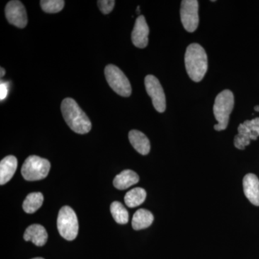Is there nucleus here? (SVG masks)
Returning a JSON list of instances; mask_svg holds the SVG:
<instances>
[{"label": "nucleus", "instance_id": "f257e3e1", "mask_svg": "<svg viewBox=\"0 0 259 259\" xmlns=\"http://www.w3.org/2000/svg\"><path fill=\"white\" fill-rule=\"evenodd\" d=\"M61 109L66 124L75 133L86 134L91 131V121L74 100L64 99L61 103Z\"/></svg>", "mask_w": 259, "mask_h": 259}, {"label": "nucleus", "instance_id": "f03ea898", "mask_svg": "<svg viewBox=\"0 0 259 259\" xmlns=\"http://www.w3.org/2000/svg\"><path fill=\"white\" fill-rule=\"evenodd\" d=\"M187 74L195 82L203 79L207 71V56L203 48L197 44H192L187 47L185 56Z\"/></svg>", "mask_w": 259, "mask_h": 259}, {"label": "nucleus", "instance_id": "7ed1b4c3", "mask_svg": "<svg viewBox=\"0 0 259 259\" xmlns=\"http://www.w3.org/2000/svg\"><path fill=\"white\" fill-rule=\"evenodd\" d=\"M233 107L234 95L230 90H224L216 97L213 107V113L218 121V124L214 126L215 131H224L227 128Z\"/></svg>", "mask_w": 259, "mask_h": 259}, {"label": "nucleus", "instance_id": "20e7f679", "mask_svg": "<svg viewBox=\"0 0 259 259\" xmlns=\"http://www.w3.org/2000/svg\"><path fill=\"white\" fill-rule=\"evenodd\" d=\"M57 228L61 236L67 241H73L77 236L79 232L77 216L69 206H64L59 211Z\"/></svg>", "mask_w": 259, "mask_h": 259}, {"label": "nucleus", "instance_id": "39448f33", "mask_svg": "<svg viewBox=\"0 0 259 259\" xmlns=\"http://www.w3.org/2000/svg\"><path fill=\"white\" fill-rule=\"evenodd\" d=\"M50 168V162L46 158L30 156L24 162L21 173L25 180L33 182L45 179L49 175Z\"/></svg>", "mask_w": 259, "mask_h": 259}, {"label": "nucleus", "instance_id": "423d86ee", "mask_svg": "<svg viewBox=\"0 0 259 259\" xmlns=\"http://www.w3.org/2000/svg\"><path fill=\"white\" fill-rule=\"evenodd\" d=\"M105 77L110 88L122 97L131 96L132 93L131 83L125 74L115 65H108L105 69Z\"/></svg>", "mask_w": 259, "mask_h": 259}, {"label": "nucleus", "instance_id": "0eeeda50", "mask_svg": "<svg viewBox=\"0 0 259 259\" xmlns=\"http://www.w3.org/2000/svg\"><path fill=\"white\" fill-rule=\"evenodd\" d=\"M238 134L234 139L235 146L238 149L243 150L250 144L251 140H256L259 136V117L251 120H245L240 124Z\"/></svg>", "mask_w": 259, "mask_h": 259}, {"label": "nucleus", "instance_id": "6e6552de", "mask_svg": "<svg viewBox=\"0 0 259 259\" xmlns=\"http://www.w3.org/2000/svg\"><path fill=\"white\" fill-rule=\"evenodd\" d=\"M199 3L197 0H184L181 5V20L187 31L192 32L199 25Z\"/></svg>", "mask_w": 259, "mask_h": 259}, {"label": "nucleus", "instance_id": "1a4fd4ad", "mask_svg": "<svg viewBox=\"0 0 259 259\" xmlns=\"http://www.w3.org/2000/svg\"><path fill=\"white\" fill-rule=\"evenodd\" d=\"M145 86L148 95L152 100L153 107L158 112L166 110V97L163 88L156 76L148 75L145 78Z\"/></svg>", "mask_w": 259, "mask_h": 259}, {"label": "nucleus", "instance_id": "9d476101", "mask_svg": "<svg viewBox=\"0 0 259 259\" xmlns=\"http://www.w3.org/2000/svg\"><path fill=\"white\" fill-rule=\"evenodd\" d=\"M5 15L8 21L19 28H24L28 24L26 10L20 1H10L5 7Z\"/></svg>", "mask_w": 259, "mask_h": 259}, {"label": "nucleus", "instance_id": "9b49d317", "mask_svg": "<svg viewBox=\"0 0 259 259\" xmlns=\"http://www.w3.org/2000/svg\"><path fill=\"white\" fill-rule=\"evenodd\" d=\"M149 28L146 23V19L143 15H140L136 19L131 39L135 47L139 49H144L148 46Z\"/></svg>", "mask_w": 259, "mask_h": 259}, {"label": "nucleus", "instance_id": "f8f14e48", "mask_svg": "<svg viewBox=\"0 0 259 259\" xmlns=\"http://www.w3.org/2000/svg\"><path fill=\"white\" fill-rule=\"evenodd\" d=\"M243 191L247 199L253 205L259 206V180L253 174L245 175L243 181Z\"/></svg>", "mask_w": 259, "mask_h": 259}, {"label": "nucleus", "instance_id": "ddd939ff", "mask_svg": "<svg viewBox=\"0 0 259 259\" xmlns=\"http://www.w3.org/2000/svg\"><path fill=\"white\" fill-rule=\"evenodd\" d=\"M24 239L26 241H31L37 246H42L47 243L48 241L47 230L40 225H32L25 231Z\"/></svg>", "mask_w": 259, "mask_h": 259}, {"label": "nucleus", "instance_id": "4468645a", "mask_svg": "<svg viewBox=\"0 0 259 259\" xmlns=\"http://www.w3.org/2000/svg\"><path fill=\"white\" fill-rule=\"evenodd\" d=\"M18 168V160L14 156H8L0 162V185L9 182Z\"/></svg>", "mask_w": 259, "mask_h": 259}, {"label": "nucleus", "instance_id": "2eb2a0df", "mask_svg": "<svg viewBox=\"0 0 259 259\" xmlns=\"http://www.w3.org/2000/svg\"><path fill=\"white\" fill-rule=\"evenodd\" d=\"M128 138L133 147L138 152L142 155L148 154L151 149V145L146 135L137 130H133L130 131Z\"/></svg>", "mask_w": 259, "mask_h": 259}, {"label": "nucleus", "instance_id": "dca6fc26", "mask_svg": "<svg viewBox=\"0 0 259 259\" xmlns=\"http://www.w3.org/2000/svg\"><path fill=\"white\" fill-rule=\"evenodd\" d=\"M139 177L132 170H124L114 179L113 185L118 190H126L139 182Z\"/></svg>", "mask_w": 259, "mask_h": 259}, {"label": "nucleus", "instance_id": "f3484780", "mask_svg": "<svg viewBox=\"0 0 259 259\" xmlns=\"http://www.w3.org/2000/svg\"><path fill=\"white\" fill-rule=\"evenodd\" d=\"M154 220L152 213L147 209H140L135 213L132 219L133 228L136 231L147 228L152 225Z\"/></svg>", "mask_w": 259, "mask_h": 259}, {"label": "nucleus", "instance_id": "a211bd4d", "mask_svg": "<svg viewBox=\"0 0 259 259\" xmlns=\"http://www.w3.org/2000/svg\"><path fill=\"white\" fill-rule=\"evenodd\" d=\"M146 192L144 189L136 187L130 190L125 196V203L127 207L134 208L144 203L146 198Z\"/></svg>", "mask_w": 259, "mask_h": 259}, {"label": "nucleus", "instance_id": "6ab92c4d", "mask_svg": "<svg viewBox=\"0 0 259 259\" xmlns=\"http://www.w3.org/2000/svg\"><path fill=\"white\" fill-rule=\"evenodd\" d=\"M44 200V195L40 192L29 194L23 202L24 211L29 214L36 212L37 209L41 207Z\"/></svg>", "mask_w": 259, "mask_h": 259}, {"label": "nucleus", "instance_id": "aec40b11", "mask_svg": "<svg viewBox=\"0 0 259 259\" xmlns=\"http://www.w3.org/2000/svg\"><path fill=\"white\" fill-rule=\"evenodd\" d=\"M110 211H111L114 220L119 224H126L128 222V212L124 207L123 204L120 202H117V201L112 202L110 206Z\"/></svg>", "mask_w": 259, "mask_h": 259}, {"label": "nucleus", "instance_id": "412c9836", "mask_svg": "<svg viewBox=\"0 0 259 259\" xmlns=\"http://www.w3.org/2000/svg\"><path fill=\"white\" fill-rule=\"evenodd\" d=\"M65 2L63 0H42L40 6L47 13H57L64 8Z\"/></svg>", "mask_w": 259, "mask_h": 259}, {"label": "nucleus", "instance_id": "4be33fe9", "mask_svg": "<svg viewBox=\"0 0 259 259\" xmlns=\"http://www.w3.org/2000/svg\"><path fill=\"white\" fill-rule=\"evenodd\" d=\"M115 4V1L114 0H100L97 2V5H98L100 11L105 15L111 13Z\"/></svg>", "mask_w": 259, "mask_h": 259}, {"label": "nucleus", "instance_id": "5701e85b", "mask_svg": "<svg viewBox=\"0 0 259 259\" xmlns=\"http://www.w3.org/2000/svg\"><path fill=\"white\" fill-rule=\"evenodd\" d=\"M8 88H9V86H8V83L1 81V84H0V100L2 101L4 100L8 96Z\"/></svg>", "mask_w": 259, "mask_h": 259}, {"label": "nucleus", "instance_id": "b1692460", "mask_svg": "<svg viewBox=\"0 0 259 259\" xmlns=\"http://www.w3.org/2000/svg\"><path fill=\"white\" fill-rule=\"evenodd\" d=\"M5 74V70L3 69V67H1V77H3V76Z\"/></svg>", "mask_w": 259, "mask_h": 259}, {"label": "nucleus", "instance_id": "393cba45", "mask_svg": "<svg viewBox=\"0 0 259 259\" xmlns=\"http://www.w3.org/2000/svg\"><path fill=\"white\" fill-rule=\"evenodd\" d=\"M255 111L259 112V106H255L254 107Z\"/></svg>", "mask_w": 259, "mask_h": 259}, {"label": "nucleus", "instance_id": "a878e982", "mask_svg": "<svg viewBox=\"0 0 259 259\" xmlns=\"http://www.w3.org/2000/svg\"><path fill=\"white\" fill-rule=\"evenodd\" d=\"M32 259H44V258H40V257H37V258H32Z\"/></svg>", "mask_w": 259, "mask_h": 259}]
</instances>
